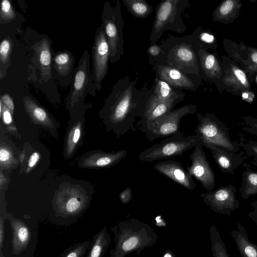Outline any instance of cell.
I'll list each match as a JSON object with an SVG mask.
<instances>
[{"mask_svg":"<svg viewBox=\"0 0 257 257\" xmlns=\"http://www.w3.org/2000/svg\"><path fill=\"white\" fill-rule=\"evenodd\" d=\"M137 81L128 76L118 79L105 101L104 116L117 138L136 131V119L143 116L153 88L138 89Z\"/></svg>","mask_w":257,"mask_h":257,"instance_id":"obj_1","label":"cell"},{"mask_svg":"<svg viewBox=\"0 0 257 257\" xmlns=\"http://www.w3.org/2000/svg\"><path fill=\"white\" fill-rule=\"evenodd\" d=\"M114 245L108 257H125L135 252L139 255L146 248L154 245L158 239L154 230L136 218L121 221L111 226Z\"/></svg>","mask_w":257,"mask_h":257,"instance_id":"obj_2","label":"cell"},{"mask_svg":"<svg viewBox=\"0 0 257 257\" xmlns=\"http://www.w3.org/2000/svg\"><path fill=\"white\" fill-rule=\"evenodd\" d=\"M160 45L165 55L164 64L201 77L198 58L190 35L183 37L171 35Z\"/></svg>","mask_w":257,"mask_h":257,"instance_id":"obj_3","label":"cell"},{"mask_svg":"<svg viewBox=\"0 0 257 257\" xmlns=\"http://www.w3.org/2000/svg\"><path fill=\"white\" fill-rule=\"evenodd\" d=\"M190 5L189 0H164L157 6L150 36V44L158 42L166 30L183 34L187 29L182 15Z\"/></svg>","mask_w":257,"mask_h":257,"instance_id":"obj_4","label":"cell"},{"mask_svg":"<svg viewBox=\"0 0 257 257\" xmlns=\"http://www.w3.org/2000/svg\"><path fill=\"white\" fill-rule=\"evenodd\" d=\"M196 116L198 123L194 132L199 136L202 145L212 144L230 153L239 151V143L231 139L229 128L215 114L197 113Z\"/></svg>","mask_w":257,"mask_h":257,"instance_id":"obj_5","label":"cell"},{"mask_svg":"<svg viewBox=\"0 0 257 257\" xmlns=\"http://www.w3.org/2000/svg\"><path fill=\"white\" fill-rule=\"evenodd\" d=\"M102 26L109 47V61L114 64L124 54L123 26L121 5L118 0L114 6L105 2L101 14Z\"/></svg>","mask_w":257,"mask_h":257,"instance_id":"obj_6","label":"cell"},{"mask_svg":"<svg viewBox=\"0 0 257 257\" xmlns=\"http://www.w3.org/2000/svg\"><path fill=\"white\" fill-rule=\"evenodd\" d=\"M197 106L188 104L173 109L156 119L141 124H137L138 128L144 133L150 142L161 138L172 136L180 133L179 130L181 119L185 116L194 114Z\"/></svg>","mask_w":257,"mask_h":257,"instance_id":"obj_7","label":"cell"},{"mask_svg":"<svg viewBox=\"0 0 257 257\" xmlns=\"http://www.w3.org/2000/svg\"><path fill=\"white\" fill-rule=\"evenodd\" d=\"M200 142V137L196 134L185 136L179 133L165 139L143 151L139 159L144 162H152L159 160L170 159L182 155Z\"/></svg>","mask_w":257,"mask_h":257,"instance_id":"obj_8","label":"cell"},{"mask_svg":"<svg viewBox=\"0 0 257 257\" xmlns=\"http://www.w3.org/2000/svg\"><path fill=\"white\" fill-rule=\"evenodd\" d=\"M90 59L88 51L85 50L79 60L68 97V102L72 106L84 100L87 93L96 95L97 90L90 71Z\"/></svg>","mask_w":257,"mask_h":257,"instance_id":"obj_9","label":"cell"},{"mask_svg":"<svg viewBox=\"0 0 257 257\" xmlns=\"http://www.w3.org/2000/svg\"><path fill=\"white\" fill-rule=\"evenodd\" d=\"M222 77L218 89L241 95L245 91H251V83L245 72L228 56H222L220 60Z\"/></svg>","mask_w":257,"mask_h":257,"instance_id":"obj_10","label":"cell"},{"mask_svg":"<svg viewBox=\"0 0 257 257\" xmlns=\"http://www.w3.org/2000/svg\"><path fill=\"white\" fill-rule=\"evenodd\" d=\"M109 47L101 26L96 32L92 49V75L97 91L102 87V81L108 71Z\"/></svg>","mask_w":257,"mask_h":257,"instance_id":"obj_11","label":"cell"},{"mask_svg":"<svg viewBox=\"0 0 257 257\" xmlns=\"http://www.w3.org/2000/svg\"><path fill=\"white\" fill-rule=\"evenodd\" d=\"M223 47L228 56L245 72L251 84L257 75V48L224 39Z\"/></svg>","mask_w":257,"mask_h":257,"instance_id":"obj_12","label":"cell"},{"mask_svg":"<svg viewBox=\"0 0 257 257\" xmlns=\"http://www.w3.org/2000/svg\"><path fill=\"white\" fill-rule=\"evenodd\" d=\"M236 192V188L229 184L202 193L200 196L204 202L214 212L229 215L239 206V202L235 194Z\"/></svg>","mask_w":257,"mask_h":257,"instance_id":"obj_13","label":"cell"},{"mask_svg":"<svg viewBox=\"0 0 257 257\" xmlns=\"http://www.w3.org/2000/svg\"><path fill=\"white\" fill-rule=\"evenodd\" d=\"M152 67L156 77L165 81L174 88L195 91L202 84L201 77L186 73L168 65L156 64Z\"/></svg>","mask_w":257,"mask_h":257,"instance_id":"obj_14","label":"cell"},{"mask_svg":"<svg viewBox=\"0 0 257 257\" xmlns=\"http://www.w3.org/2000/svg\"><path fill=\"white\" fill-rule=\"evenodd\" d=\"M200 142L194 147L189 156L192 164L187 168V171L208 191L213 190L215 186V174L207 159Z\"/></svg>","mask_w":257,"mask_h":257,"instance_id":"obj_15","label":"cell"},{"mask_svg":"<svg viewBox=\"0 0 257 257\" xmlns=\"http://www.w3.org/2000/svg\"><path fill=\"white\" fill-rule=\"evenodd\" d=\"M194 48L198 58L201 78L213 83L218 88L222 77L220 60L215 53L209 52L195 45Z\"/></svg>","mask_w":257,"mask_h":257,"instance_id":"obj_16","label":"cell"},{"mask_svg":"<svg viewBox=\"0 0 257 257\" xmlns=\"http://www.w3.org/2000/svg\"><path fill=\"white\" fill-rule=\"evenodd\" d=\"M154 168L158 172L186 189L193 190L196 188L193 177L180 162L167 160L156 163Z\"/></svg>","mask_w":257,"mask_h":257,"instance_id":"obj_17","label":"cell"},{"mask_svg":"<svg viewBox=\"0 0 257 257\" xmlns=\"http://www.w3.org/2000/svg\"><path fill=\"white\" fill-rule=\"evenodd\" d=\"M203 147L210 150L212 156L220 171L223 173L233 175L235 170L244 163L245 158L243 151L238 153H230L221 150L214 145L203 144Z\"/></svg>","mask_w":257,"mask_h":257,"instance_id":"obj_18","label":"cell"},{"mask_svg":"<svg viewBox=\"0 0 257 257\" xmlns=\"http://www.w3.org/2000/svg\"><path fill=\"white\" fill-rule=\"evenodd\" d=\"M13 231L12 252L15 255L22 253L28 246L31 238L30 230L23 221L14 218L11 215L7 216Z\"/></svg>","mask_w":257,"mask_h":257,"instance_id":"obj_19","label":"cell"},{"mask_svg":"<svg viewBox=\"0 0 257 257\" xmlns=\"http://www.w3.org/2000/svg\"><path fill=\"white\" fill-rule=\"evenodd\" d=\"M182 101L181 99H174L161 101L158 100L152 93L147 103L143 116L136 122V124L150 122L172 111L174 107Z\"/></svg>","mask_w":257,"mask_h":257,"instance_id":"obj_20","label":"cell"},{"mask_svg":"<svg viewBox=\"0 0 257 257\" xmlns=\"http://www.w3.org/2000/svg\"><path fill=\"white\" fill-rule=\"evenodd\" d=\"M242 5L240 0L222 1L212 13L213 20L224 24L232 23L240 16Z\"/></svg>","mask_w":257,"mask_h":257,"instance_id":"obj_21","label":"cell"},{"mask_svg":"<svg viewBox=\"0 0 257 257\" xmlns=\"http://www.w3.org/2000/svg\"><path fill=\"white\" fill-rule=\"evenodd\" d=\"M51 44L48 39L43 38L33 46L37 60L40 65L42 79H48L51 77Z\"/></svg>","mask_w":257,"mask_h":257,"instance_id":"obj_22","label":"cell"},{"mask_svg":"<svg viewBox=\"0 0 257 257\" xmlns=\"http://www.w3.org/2000/svg\"><path fill=\"white\" fill-rule=\"evenodd\" d=\"M152 88L153 95L161 101L174 99L183 100L185 97V93L182 90L174 88L165 81L156 77Z\"/></svg>","mask_w":257,"mask_h":257,"instance_id":"obj_23","label":"cell"},{"mask_svg":"<svg viewBox=\"0 0 257 257\" xmlns=\"http://www.w3.org/2000/svg\"><path fill=\"white\" fill-rule=\"evenodd\" d=\"M111 239L106 226H104L92 238L85 257H103Z\"/></svg>","mask_w":257,"mask_h":257,"instance_id":"obj_24","label":"cell"},{"mask_svg":"<svg viewBox=\"0 0 257 257\" xmlns=\"http://www.w3.org/2000/svg\"><path fill=\"white\" fill-rule=\"evenodd\" d=\"M243 165L245 169L242 174L239 192L242 199H247L257 194V172L251 170L247 164Z\"/></svg>","mask_w":257,"mask_h":257,"instance_id":"obj_25","label":"cell"},{"mask_svg":"<svg viewBox=\"0 0 257 257\" xmlns=\"http://www.w3.org/2000/svg\"><path fill=\"white\" fill-rule=\"evenodd\" d=\"M190 36L194 45L204 50L208 51L209 49H217V39L209 30L198 27Z\"/></svg>","mask_w":257,"mask_h":257,"instance_id":"obj_26","label":"cell"},{"mask_svg":"<svg viewBox=\"0 0 257 257\" xmlns=\"http://www.w3.org/2000/svg\"><path fill=\"white\" fill-rule=\"evenodd\" d=\"M130 14L140 19L147 18L154 10L153 7L145 0H122Z\"/></svg>","mask_w":257,"mask_h":257,"instance_id":"obj_27","label":"cell"},{"mask_svg":"<svg viewBox=\"0 0 257 257\" xmlns=\"http://www.w3.org/2000/svg\"><path fill=\"white\" fill-rule=\"evenodd\" d=\"M54 66L58 73L66 76L73 68L74 58L69 51H65L57 53L54 57Z\"/></svg>","mask_w":257,"mask_h":257,"instance_id":"obj_28","label":"cell"},{"mask_svg":"<svg viewBox=\"0 0 257 257\" xmlns=\"http://www.w3.org/2000/svg\"><path fill=\"white\" fill-rule=\"evenodd\" d=\"M231 234L242 257H257V246L250 242L244 233L233 230Z\"/></svg>","mask_w":257,"mask_h":257,"instance_id":"obj_29","label":"cell"},{"mask_svg":"<svg viewBox=\"0 0 257 257\" xmlns=\"http://www.w3.org/2000/svg\"><path fill=\"white\" fill-rule=\"evenodd\" d=\"M210 234L213 257H229L218 232L213 225L210 228Z\"/></svg>","mask_w":257,"mask_h":257,"instance_id":"obj_30","label":"cell"},{"mask_svg":"<svg viewBox=\"0 0 257 257\" xmlns=\"http://www.w3.org/2000/svg\"><path fill=\"white\" fill-rule=\"evenodd\" d=\"M239 137L240 147L247 157L251 159V163L257 167V142L247 139L242 134L239 135Z\"/></svg>","mask_w":257,"mask_h":257,"instance_id":"obj_31","label":"cell"},{"mask_svg":"<svg viewBox=\"0 0 257 257\" xmlns=\"http://www.w3.org/2000/svg\"><path fill=\"white\" fill-rule=\"evenodd\" d=\"M91 241L86 240L67 248L59 257H85Z\"/></svg>","mask_w":257,"mask_h":257,"instance_id":"obj_32","label":"cell"},{"mask_svg":"<svg viewBox=\"0 0 257 257\" xmlns=\"http://www.w3.org/2000/svg\"><path fill=\"white\" fill-rule=\"evenodd\" d=\"M147 52L149 54V62L152 66L156 64H164L165 60V53L160 45L155 44L150 45Z\"/></svg>","mask_w":257,"mask_h":257,"instance_id":"obj_33","label":"cell"},{"mask_svg":"<svg viewBox=\"0 0 257 257\" xmlns=\"http://www.w3.org/2000/svg\"><path fill=\"white\" fill-rule=\"evenodd\" d=\"M240 124L244 132L257 137V115L243 117Z\"/></svg>","mask_w":257,"mask_h":257,"instance_id":"obj_34","label":"cell"},{"mask_svg":"<svg viewBox=\"0 0 257 257\" xmlns=\"http://www.w3.org/2000/svg\"><path fill=\"white\" fill-rule=\"evenodd\" d=\"M12 50V41L8 38L3 39L0 44V62L1 65L7 64L10 61Z\"/></svg>","mask_w":257,"mask_h":257,"instance_id":"obj_35","label":"cell"},{"mask_svg":"<svg viewBox=\"0 0 257 257\" xmlns=\"http://www.w3.org/2000/svg\"><path fill=\"white\" fill-rule=\"evenodd\" d=\"M16 17L13 6L8 0H3L1 3V19L2 21L13 20Z\"/></svg>","mask_w":257,"mask_h":257,"instance_id":"obj_36","label":"cell"},{"mask_svg":"<svg viewBox=\"0 0 257 257\" xmlns=\"http://www.w3.org/2000/svg\"><path fill=\"white\" fill-rule=\"evenodd\" d=\"M132 198V191L130 187L126 188L119 194V198L121 202L124 204L128 203Z\"/></svg>","mask_w":257,"mask_h":257,"instance_id":"obj_37","label":"cell"},{"mask_svg":"<svg viewBox=\"0 0 257 257\" xmlns=\"http://www.w3.org/2000/svg\"><path fill=\"white\" fill-rule=\"evenodd\" d=\"M1 101L4 105L10 111H13L14 105L13 99L8 94H5L1 96Z\"/></svg>","mask_w":257,"mask_h":257,"instance_id":"obj_38","label":"cell"},{"mask_svg":"<svg viewBox=\"0 0 257 257\" xmlns=\"http://www.w3.org/2000/svg\"><path fill=\"white\" fill-rule=\"evenodd\" d=\"M240 96L243 100L247 102H251L254 99V94L251 91H245L241 94Z\"/></svg>","mask_w":257,"mask_h":257,"instance_id":"obj_39","label":"cell"},{"mask_svg":"<svg viewBox=\"0 0 257 257\" xmlns=\"http://www.w3.org/2000/svg\"><path fill=\"white\" fill-rule=\"evenodd\" d=\"M4 112L3 113V120L6 124H10L12 121L10 111L4 105Z\"/></svg>","mask_w":257,"mask_h":257,"instance_id":"obj_40","label":"cell"},{"mask_svg":"<svg viewBox=\"0 0 257 257\" xmlns=\"http://www.w3.org/2000/svg\"><path fill=\"white\" fill-rule=\"evenodd\" d=\"M39 157L40 155L38 153L35 152L33 153L31 155L28 162L29 167L30 168L34 167L37 162V161H38Z\"/></svg>","mask_w":257,"mask_h":257,"instance_id":"obj_41","label":"cell"},{"mask_svg":"<svg viewBox=\"0 0 257 257\" xmlns=\"http://www.w3.org/2000/svg\"><path fill=\"white\" fill-rule=\"evenodd\" d=\"M10 158L9 152L5 149L1 148L0 150V160L1 162L8 161Z\"/></svg>","mask_w":257,"mask_h":257,"instance_id":"obj_42","label":"cell"},{"mask_svg":"<svg viewBox=\"0 0 257 257\" xmlns=\"http://www.w3.org/2000/svg\"><path fill=\"white\" fill-rule=\"evenodd\" d=\"M80 136V130L79 127L76 128L74 133L73 141L74 143H76L79 139Z\"/></svg>","mask_w":257,"mask_h":257,"instance_id":"obj_43","label":"cell"},{"mask_svg":"<svg viewBox=\"0 0 257 257\" xmlns=\"http://www.w3.org/2000/svg\"><path fill=\"white\" fill-rule=\"evenodd\" d=\"M162 257H175V256L172 252L170 251H167Z\"/></svg>","mask_w":257,"mask_h":257,"instance_id":"obj_44","label":"cell"},{"mask_svg":"<svg viewBox=\"0 0 257 257\" xmlns=\"http://www.w3.org/2000/svg\"><path fill=\"white\" fill-rule=\"evenodd\" d=\"M251 205L254 208V211L257 212V200L255 201L252 202L251 203Z\"/></svg>","mask_w":257,"mask_h":257,"instance_id":"obj_45","label":"cell"},{"mask_svg":"<svg viewBox=\"0 0 257 257\" xmlns=\"http://www.w3.org/2000/svg\"><path fill=\"white\" fill-rule=\"evenodd\" d=\"M255 79H256V83H257V75L256 76Z\"/></svg>","mask_w":257,"mask_h":257,"instance_id":"obj_46","label":"cell"}]
</instances>
